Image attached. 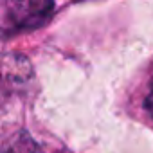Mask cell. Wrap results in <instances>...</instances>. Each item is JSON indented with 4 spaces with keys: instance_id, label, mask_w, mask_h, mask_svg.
Returning <instances> with one entry per match:
<instances>
[{
    "instance_id": "6da1fadb",
    "label": "cell",
    "mask_w": 153,
    "mask_h": 153,
    "mask_svg": "<svg viewBox=\"0 0 153 153\" xmlns=\"http://www.w3.org/2000/svg\"><path fill=\"white\" fill-rule=\"evenodd\" d=\"M54 0H0V34L38 29L51 18Z\"/></svg>"
},
{
    "instance_id": "3957f363",
    "label": "cell",
    "mask_w": 153,
    "mask_h": 153,
    "mask_svg": "<svg viewBox=\"0 0 153 153\" xmlns=\"http://www.w3.org/2000/svg\"><path fill=\"white\" fill-rule=\"evenodd\" d=\"M144 105H146V110L149 112V115L153 117V90L148 94V97H146V103H144Z\"/></svg>"
},
{
    "instance_id": "7a4b0ae2",
    "label": "cell",
    "mask_w": 153,
    "mask_h": 153,
    "mask_svg": "<svg viewBox=\"0 0 153 153\" xmlns=\"http://www.w3.org/2000/svg\"><path fill=\"white\" fill-rule=\"evenodd\" d=\"M0 153H43V151L25 131H20L0 146Z\"/></svg>"
}]
</instances>
